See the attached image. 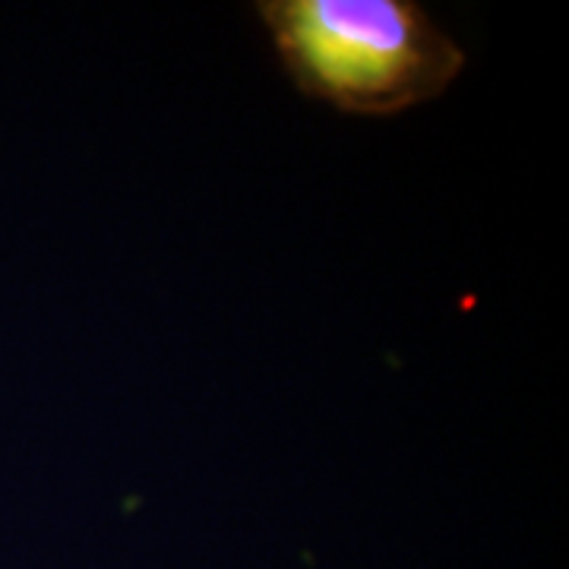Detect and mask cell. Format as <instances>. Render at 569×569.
I'll return each mask as SVG.
<instances>
[{
	"mask_svg": "<svg viewBox=\"0 0 569 569\" xmlns=\"http://www.w3.org/2000/svg\"><path fill=\"white\" fill-rule=\"evenodd\" d=\"M295 86L346 114L389 118L447 92L466 54L411 0H263Z\"/></svg>",
	"mask_w": 569,
	"mask_h": 569,
	"instance_id": "obj_1",
	"label": "cell"
}]
</instances>
